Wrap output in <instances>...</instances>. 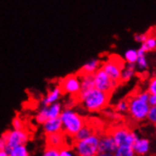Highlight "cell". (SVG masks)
<instances>
[{
	"label": "cell",
	"instance_id": "6da1fadb",
	"mask_svg": "<svg viewBox=\"0 0 156 156\" xmlns=\"http://www.w3.org/2000/svg\"><path fill=\"white\" fill-rule=\"evenodd\" d=\"M77 98L88 112L94 113L101 111L108 105L111 95L93 88L88 92L80 93Z\"/></svg>",
	"mask_w": 156,
	"mask_h": 156
},
{
	"label": "cell",
	"instance_id": "7a4b0ae2",
	"mask_svg": "<svg viewBox=\"0 0 156 156\" xmlns=\"http://www.w3.org/2000/svg\"><path fill=\"white\" fill-rule=\"evenodd\" d=\"M62 133L67 137L74 136L80 128L86 124V119L73 108H65L60 115Z\"/></svg>",
	"mask_w": 156,
	"mask_h": 156
},
{
	"label": "cell",
	"instance_id": "3957f363",
	"mask_svg": "<svg viewBox=\"0 0 156 156\" xmlns=\"http://www.w3.org/2000/svg\"><path fill=\"white\" fill-rule=\"evenodd\" d=\"M148 98L149 93L147 91L136 92L134 95H132L129 98H127L129 103L128 112L133 120L139 122L146 119L147 114L151 107L148 103Z\"/></svg>",
	"mask_w": 156,
	"mask_h": 156
},
{
	"label": "cell",
	"instance_id": "277c9868",
	"mask_svg": "<svg viewBox=\"0 0 156 156\" xmlns=\"http://www.w3.org/2000/svg\"><path fill=\"white\" fill-rule=\"evenodd\" d=\"M99 135L94 133L87 138L73 143L72 148L74 149L77 156H96L98 151Z\"/></svg>",
	"mask_w": 156,
	"mask_h": 156
},
{
	"label": "cell",
	"instance_id": "5b68a950",
	"mask_svg": "<svg viewBox=\"0 0 156 156\" xmlns=\"http://www.w3.org/2000/svg\"><path fill=\"white\" fill-rule=\"evenodd\" d=\"M110 134L114 138L116 147H132L133 148V143L139 137L134 131L123 126L114 128Z\"/></svg>",
	"mask_w": 156,
	"mask_h": 156
},
{
	"label": "cell",
	"instance_id": "8992f818",
	"mask_svg": "<svg viewBox=\"0 0 156 156\" xmlns=\"http://www.w3.org/2000/svg\"><path fill=\"white\" fill-rule=\"evenodd\" d=\"M124 66L125 62L122 58L117 55H112L106 61L101 62L100 68L106 73L110 79L120 83V75Z\"/></svg>",
	"mask_w": 156,
	"mask_h": 156
},
{
	"label": "cell",
	"instance_id": "52a82bcc",
	"mask_svg": "<svg viewBox=\"0 0 156 156\" xmlns=\"http://www.w3.org/2000/svg\"><path fill=\"white\" fill-rule=\"evenodd\" d=\"M2 136L5 138L7 149H12L16 146L27 145L30 139V134L27 130H9Z\"/></svg>",
	"mask_w": 156,
	"mask_h": 156
},
{
	"label": "cell",
	"instance_id": "ba28073f",
	"mask_svg": "<svg viewBox=\"0 0 156 156\" xmlns=\"http://www.w3.org/2000/svg\"><path fill=\"white\" fill-rule=\"evenodd\" d=\"M93 80L96 89L110 95L113 93V91L119 84V82H116L110 79L109 76L101 68H99L95 74H93Z\"/></svg>",
	"mask_w": 156,
	"mask_h": 156
},
{
	"label": "cell",
	"instance_id": "9c48e42d",
	"mask_svg": "<svg viewBox=\"0 0 156 156\" xmlns=\"http://www.w3.org/2000/svg\"><path fill=\"white\" fill-rule=\"evenodd\" d=\"M59 87L62 94H67L72 97H77L80 91V79L78 74H70L61 80Z\"/></svg>",
	"mask_w": 156,
	"mask_h": 156
},
{
	"label": "cell",
	"instance_id": "30bf717a",
	"mask_svg": "<svg viewBox=\"0 0 156 156\" xmlns=\"http://www.w3.org/2000/svg\"><path fill=\"white\" fill-rule=\"evenodd\" d=\"M116 148L117 147L115 145V142L114 141V138L110 133L99 135V145H98L99 152L114 154Z\"/></svg>",
	"mask_w": 156,
	"mask_h": 156
},
{
	"label": "cell",
	"instance_id": "8fae6325",
	"mask_svg": "<svg viewBox=\"0 0 156 156\" xmlns=\"http://www.w3.org/2000/svg\"><path fill=\"white\" fill-rule=\"evenodd\" d=\"M66 139H67V136L62 132L48 134L47 135V146L60 150L65 146H69L67 145Z\"/></svg>",
	"mask_w": 156,
	"mask_h": 156
},
{
	"label": "cell",
	"instance_id": "7c38bea8",
	"mask_svg": "<svg viewBox=\"0 0 156 156\" xmlns=\"http://www.w3.org/2000/svg\"><path fill=\"white\" fill-rule=\"evenodd\" d=\"M135 155L145 156L151 151V141L146 137H138L133 145Z\"/></svg>",
	"mask_w": 156,
	"mask_h": 156
},
{
	"label": "cell",
	"instance_id": "4fadbf2b",
	"mask_svg": "<svg viewBox=\"0 0 156 156\" xmlns=\"http://www.w3.org/2000/svg\"><path fill=\"white\" fill-rule=\"evenodd\" d=\"M43 131L47 135L62 132V122H61L60 117L48 119V120L43 124Z\"/></svg>",
	"mask_w": 156,
	"mask_h": 156
},
{
	"label": "cell",
	"instance_id": "5bb4252c",
	"mask_svg": "<svg viewBox=\"0 0 156 156\" xmlns=\"http://www.w3.org/2000/svg\"><path fill=\"white\" fill-rule=\"evenodd\" d=\"M101 66V61L98 59H92L86 62L81 68L79 70V75H93L100 68Z\"/></svg>",
	"mask_w": 156,
	"mask_h": 156
},
{
	"label": "cell",
	"instance_id": "9a60e30c",
	"mask_svg": "<svg viewBox=\"0 0 156 156\" xmlns=\"http://www.w3.org/2000/svg\"><path fill=\"white\" fill-rule=\"evenodd\" d=\"M62 92L59 87V85L55 86L42 99V106H49L53 103L59 102V99L62 98Z\"/></svg>",
	"mask_w": 156,
	"mask_h": 156
},
{
	"label": "cell",
	"instance_id": "2e32d148",
	"mask_svg": "<svg viewBox=\"0 0 156 156\" xmlns=\"http://www.w3.org/2000/svg\"><path fill=\"white\" fill-rule=\"evenodd\" d=\"M95 133V128L93 125L91 124H84L83 126H82L80 129L79 130V132L72 137V140H73V143L74 142H77V141H80V140H83L85 138H87V137L93 135Z\"/></svg>",
	"mask_w": 156,
	"mask_h": 156
},
{
	"label": "cell",
	"instance_id": "e0dca14e",
	"mask_svg": "<svg viewBox=\"0 0 156 156\" xmlns=\"http://www.w3.org/2000/svg\"><path fill=\"white\" fill-rule=\"evenodd\" d=\"M137 60L135 62V67L140 71H145L149 67V61L147 58V53L141 49L140 48H137Z\"/></svg>",
	"mask_w": 156,
	"mask_h": 156
},
{
	"label": "cell",
	"instance_id": "ac0fdd59",
	"mask_svg": "<svg viewBox=\"0 0 156 156\" xmlns=\"http://www.w3.org/2000/svg\"><path fill=\"white\" fill-rule=\"evenodd\" d=\"M136 74V67L134 65L126 63L123 66L121 75H120V82H127L131 80Z\"/></svg>",
	"mask_w": 156,
	"mask_h": 156
},
{
	"label": "cell",
	"instance_id": "d6986e66",
	"mask_svg": "<svg viewBox=\"0 0 156 156\" xmlns=\"http://www.w3.org/2000/svg\"><path fill=\"white\" fill-rule=\"evenodd\" d=\"M139 48L143 49L146 53L150 51H153L156 48V37H155V34L152 32V30L148 31V37H147V39L144 41L143 44H140Z\"/></svg>",
	"mask_w": 156,
	"mask_h": 156
},
{
	"label": "cell",
	"instance_id": "ffe728a7",
	"mask_svg": "<svg viewBox=\"0 0 156 156\" xmlns=\"http://www.w3.org/2000/svg\"><path fill=\"white\" fill-rule=\"evenodd\" d=\"M80 93H84V92H88L95 88L93 75H80Z\"/></svg>",
	"mask_w": 156,
	"mask_h": 156
},
{
	"label": "cell",
	"instance_id": "44dd1931",
	"mask_svg": "<svg viewBox=\"0 0 156 156\" xmlns=\"http://www.w3.org/2000/svg\"><path fill=\"white\" fill-rule=\"evenodd\" d=\"M45 107H47L48 119L60 117L62 110H63V105L61 102H56V103H53L49 106H45Z\"/></svg>",
	"mask_w": 156,
	"mask_h": 156
},
{
	"label": "cell",
	"instance_id": "7402d4cb",
	"mask_svg": "<svg viewBox=\"0 0 156 156\" xmlns=\"http://www.w3.org/2000/svg\"><path fill=\"white\" fill-rule=\"evenodd\" d=\"M8 152V156H30L27 145L16 146L12 149L6 150Z\"/></svg>",
	"mask_w": 156,
	"mask_h": 156
},
{
	"label": "cell",
	"instance_id": "603a6c76",
	"mask_svg": "<svg viewBox=\"0 0 156 156\" xmlns=\"http://www.w3.org/2000/svg\"><path fill=\"white\" fill-rule=\"evenodd\" d=\"M137 60V50L134 48H130L126 50L124 53V61L126 63H130V65H135Z\"/></svg>",
	"mask_w": 156,
	"mask_h": 156
},
{
	"label": "cell",
	"instance_id": "cb8c5ba5",
	"mask_svg": "<svg viewBox=\"0 0 156 156\" xmlns=\"http://www.w3.org/2000/svg\"><path fill=\"white\" fill-rule=\"evenodd\" d=\"M114 156H136L132 147H117Z\"/></svg>",
	"mask_w": 156,
	"mask_h": 156
},
{
	"label": "cell",
	"instance_id": "d4e9b609",
	"mask_svg": "<svg viewBox=\"0 0 156 156\" xmlns=\"http://www.w3.org/2000/svg\"><path fill=\"white\" fill-rule=\"evenodd\" d=\"M48 119V112H47V107L42 106L41 109L35 115V121L38 124L43 125Z\"/></svg>",
	"mask_w": 156,
	"mask_h": 156
},
{
	"label": "cell",
	"instance_id": "484cf974",
	"mask_svg": "<svg viewBox=\"0 0 156 156\" xmlns=\"http://www.w3.org/2000/svg\"><path fill=\"white\" fill-rule=\"evenodd\" d=\"M115 113H120L124 114L128 112V109H129V103H128V100L126 98L123 99H119L118 101L115 103Z\"/></svg>",
	"mask_w": 156,
	"mask_h": 156
},
{
	"label": "cell",
	"instance_id": "4316f807",
	"mask_svg": "<svg viewBox=\"0 0 156 156\" xmlns=\"http://www.w3.org/2000/svg\"><path fill=\"white\" fill-rule=\"evenodd\" d=\"M59 156H77V154L71 146H65L59 150Z\"/></svg>",
	"mask_w": 156,
	"mask_h": 156
},
{
	"label": "cell",
	"instance_id": "83f0119b",
	"mask_svg": "<svg viewBox=\"0 0 156 156\" xmlns=\"http://www.w3.org/2000/svg\"><path fill=\"white\" fill-rule=\"evenodd\" d=\"M12 126L13 130H26L24 120H23V119H21L20 117H18V116H15L12 119Z\"/></svg>",
	"mask_w": 156,
	"mask_h": 156
},
{
	"label": "cell",
	"instance_id": "f1b7e54d",
	"mask_svg": "<svg viewBox=\"0 0 156 156\" xmlns=\"http://www.w3.org/2000/svg\"><path fill=\"white\" fill-rule=\"evenodd\" d=\"M146 119H148L151 123L155 124V122H156V106L150 107L149 112H148V114H147Z\"/></svg>",
	"mask_w": 156,
	"mask_h": 156
},
{
	"label": "cell",
	"instance_id": "f546056e",
	"mask_svg": "<svg viewBox=\"0 0 156 156\" xmlns=\"http://www.w3.org/2000/svg\"><path fill=\"white\" fill-rule=\"evenodd\" d=\"M42 156H59V149L52 148V147H45Z\"/></svg>",
	"mask_w": 156,
	"mask_h": 156
},
{
	"label": "cell",
	"instance_id": "4dcf8cb0",
	"mask_svg": "<svg viewBox=\"0 0 156 156\" xmlns=\"http://www.w3.org/2000/svg\"><path fill=\"white\" fill-rule=\"evenodd\" d=\"M147 92L149 93V95H156V79L155 78L151 79V80L149 81Z\"/></svg>",
	"mask_w": 156,
	"mask_h": 156
},
{
	"label": "cell",
	"instance_id": "1f68e13d",
	"mask_svg": "<svg viewBox=\"0 0 156 156\" xmlns=\"http://www.w3.org/2000/svg\"><path fill=\"white\" fill-rule=\"evenodd\" d=\"M148 37V32H144V33H137L134 35V40L136 42H138L140 44H143L144 41Z\"/></svg>",
	"mask_w": 156,
	"mask_h": 156
},
{
	"label": "cell",
	"instance_id": "d6a6232c",
	"mask_svg": "<svg viewBox=\"0 0 156 156\" xmlns=\"http://www.w3.org/2000/svg\"><path fill=\"white\" fill-rule=\"evenodd\" d=\"M148 103H149V105L151 107V106H156V95H149Z\"/></svg>",
	"mask_w": 156,
	"mask_h": 156
},
{
	"label": "cell",
	"instance_id": "836d02e7",
	"mask_svg": "<svg viewBox=\"0 0 156 156\" xmlns=\"http://www.w3.org/2000/svg\"><path fill=\"white\" fill-rule=\"evenodd\" d=\"M6 149H7V146H6L5 138L1 135V136H0V151H5Z\"/></svg>",
	"mask_w": 156,
	"mask_h": 156
},
{
	"label": "cell",
	"instance_id": "e575fe53",
	"mask_svg": "<svg viewBox=\"0 0 156 156\" xmlns=\"http://www.w3.org/2000/svg\"><path fill=\"white\" fill-rule=\"evenodd\" d=\"M96 156H114L112 153H104V152H98Z\"/></svg>",
	"mask_w": 156,
	"mask_h": 156
},
{
	"label": "cell",
	"instance_id": "d590c367",
	"mask_svg": "<svg viewBox=\"0 0 156 156\" xmlns=\"http://www.w3.org/2000/svg\"><path fill=\"white\" fill-rule=\"evenodd\" d=\"M0 156H8L7 151L5 150V151H0Z\"/></svg>",
	"mask_w": 156,
	"mask_h": 156
}]
</instances>
